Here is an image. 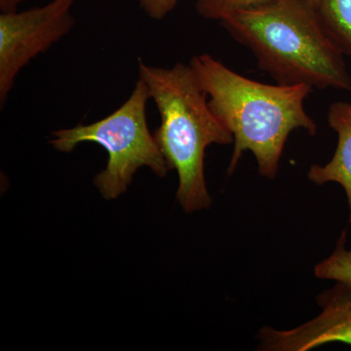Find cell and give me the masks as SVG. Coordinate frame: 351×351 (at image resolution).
<instances>
[{
    "instance_id": "cell-10",
    "label": "cell",
    "mask_w": 351,
    "mask_h": 351,
    "mask_svg": "<svg viewBox=\"0 0 351 351\" xmlns=\"http://www.w3.org/2000/svg\"><path fill=\"white\" fill-rule=\"evenodd\" d=\"M274 0H195L196 10L208 20L223 21L230 14Z\"/></svg>"
},
{
    "instance_id": "cell-7",
    "label": "cell",
    "mask_w": 351,
    "mask_h": 351,
    "mask_svg": "<svg viewBox=\"0 0 351 351\" xmlns=\"http://www.w3.org/2000/svg\"><path fill=\"white\" fill-rule=\"evenodd\" d=\"M328 123L338 134V145L331 160L325 165L311 166L309 181L317 186L336 182L345 189L348 198V223L351 225V104L335 101L328 110Z\"/></svg>"
},
{
    "instance_id": "cell-1",
    "label": "cell",
    "mask_w": 351,
    "mask_h": 351,
    "mask_svg": "<svg viewBox=\"0 0 351 351\" xmlns=\"http://www.w3.org/2000/svg\"><path fill=\"white\" fill-rule=\"evenodd\" d=\"M191 69L212 112L233 136L228 168L232 175L245 152H251L261 176L274 179L291 132L304 129L315 136L317 125L304 101L313 88L306 84L269 85L235 73L209 54L191 59Z\"/></svg>"
},
{
    "instance_id": "cell-8",
    "label": "cell",
    "mask_w": 351,
    "mask_h": 351,
    "mask_svg": "<svg viewBox=\"0 0 351 351\" xmlns=\"http://www.w3.org/2000/svg\"><path fill=\"white\" fill-rule=\"evenodd\" d=\"M316 11L341 52L351 56V0H319Z\"/></svg>"
},
{
    "instance_id": "cell-13",
    "label": "cell",
    "mask_w": 351,
    "mask_h": 351,
    "mask_svg": "<svg viewBox=\"0 0 351 351\" xmlns=\"http://www.w3.org/2000/svg\"><path fill=\"white\" fill-rule=\"evenodd\" d=\"M304 1L308 2L309 4H311V5L315 7L316 8V6H317L318 1H319V0H304Z\"/></svg>"
},
{
    "instance_id": "cell-9",
    "label": "cell",
    "mask_w": 351,
    "mask_h": 351,
    "mask_svg": "<svg viewBox=\"0 0 351 351\" xmlns=\"http://www.w3.org/2000/svg\"><path fill=\"white\" fill-rule=\"evenodd\" d=\"M346 241L343 230L332 255L316 265L314 274L317 278L334 280L351 288V250H346Z\"/></svg>"
},
{
    "instance_id": "cell-5",
    "label": "cell",
    "mask_w": 351,
    "mask_h": 351,
    "mask_svg": "<svg viewBox=\"0 0 351 351\" xmlns=\"http://www.w3.org/2000/svg\"><path fill=\"white\" fill-rule=\"evenodd\" d=\"M77 0H52L43 7L0 15V104L6 103L21 71L73 29Z\"/></svg>"
},
{
    "instance_id": "cell-2",
    "label": "cell",
    "mask_w": 351,
    "mask_h": 351,
    "mask_svg": "<svg viewBox=\"0 0 351 351\" xmlns=\"http://www.w3.org/2000/svg\"><path fill=\"white\" fill-rule=\"evenodd\" d=\"M219 23L252 51L261 71L277 84L351 91L345 54L308 2L274 0L237 11Z\"/></svg>"
},
{
    "instance_id": "cell-6",
    "label": "cell",
    "mask_w": 351,
    "mask_h": 351,
    "mask_svg": "<svg viewBox=\"0 0 351 351\" xmlns=\"http://www.w3.org/2000/svg\"><path fill=\"white\" fill-rule=\"evenodd\" d=\"M317 302L322 308L319 315L294 329L263 327L257 350L306 351L331 343L351 346V288L337 282L318 295Z\"/></svg>"
},
{
    "instance_id": "cell-3",
    "label": "cell",
    "mask_w": 351,
    "mask_h": 351,
    "mask_svg": "<svg viewBox=\"0 0 351 351\" xmlns=\"http://www.w3.org/2000/svg\"><path fill=\"white\" fill-rule=\"evenodd\" d=\"M138 78L160 114L154 138L170 169L179 176L178 201L186 213L207 209L212 199L205 181V151L211 145L232 144V133L212 112L191 64L164 69L140 58Z\"/></svg>"
},
{
    "instance_id": "cell-4",
    "label": "cell",
    "mask_w": 351,
    "mask_h": 351,
    "mask_svg": "<svg viewBox=\"0 0 351 351\" xmlns=\"http://www.w3.org/2000/svg\"><path fill=\"white\" fill-rule=\"evenodd\" d=\"M149 99V88L138 78L125 103L105 119L52 133L54 138L50 145L60 152H71L85 142L105 147L108 154L107 166L94 182L106 199H115L125 193L140 168L149 167L161 178L171 170L147 126Z\"/></svg>"
},
{
    "instance_id": "cell-11",
    "label": "cell",
    "mask_w": 351,
    "mask_h": 351,
    "mask_svg": "<svg viewBox=\"0 0 351 351\" xmlns=\"http://www.w3.org/2000/svg\"><path fill=\"white\" fill-rule=\"evenodd\" d=\"M145 13L152 19L162 20L176 8L178 0H138Z\"/></svg>"
},
{
    "instance_id": "cell-12",
    "label": "cell",
    "mask_w": 351,
    "mask_h": 351,
    "mask_svg": "<svg viewBox=\"0 0 351 351\" xmlns=\"http://www.w3.org/2000/svg\"><path fill=\"white\" fill-rule=\"evenodd\" d=\"M25 0H0L1 13H12L17 11L18 5Z\"/></svg>"
}]
</instances>
